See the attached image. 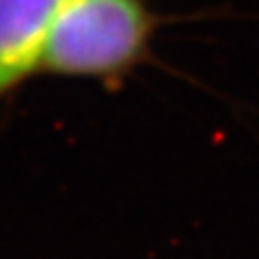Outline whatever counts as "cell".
Wrapping results in <instances>:
<instances>
[{"label": "cell", "mask_w": 259, "mask_h": 259, "mask_svg": "<svg viewBox=\"0 0 259 259\" xmlns=\"http://www.w3.org/2000/svg\"><path fill=\"white\" fill-rule=\"evenodd\" d=\"M156 24L145 0H59L39 71L119 87L151 59Z\"/></svg>", "instance_id": "cell-1"}, {"label": "cell", "mask_w": 259, "mask_h": 259, "mask_svg": "<svg viewBox=\"0 0 259 259\" xmlns=\"http://www.w3.org/2000/svg\"><path fill=\"white\" fill-rule=\"evenodd\" d=\"M59 0H0V100L39 71Z\"/></svg>", "instance_id": "cell-2"}]
</instances>
